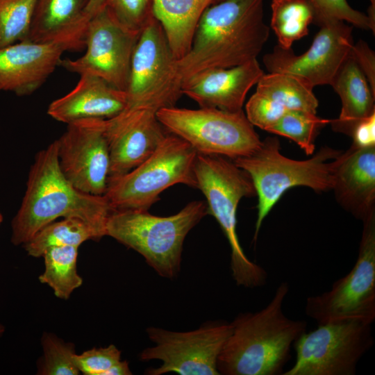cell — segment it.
Returning <instances> with one entry per match:
<instances>
[{
    "instance_id": "6da1fadb",
    "label": "cell",
    "mask_w": 375,
    "mask_h": 375,
    "mask_svg": "<svg viewBox=\"0 0 375 375\" xmlns=\"http://www.w3.org/2000/svg\"><path fill=\"white\" fill-rule=\"evenodd\" d=\"M264 1L222 0L208 7L190 49L177 60L182 83L207 69L231 67L256 59L269 35Z\"/></svg>"
},
{
    "instance_id": "7a4b0ae2",
    "label": "cell",
    "mask_w": 375,
    "mask_h": 375,
    "mask_svg": "<svg viewBox=\"0 0 375 375\" xmlns=\"http://www.w3.org/2000/svg\"><path fill=\"white\" fill-rule=\"evenodd\" d=\"M289 285L282 282L269 303L254 312L240 313L217 358L224 375H278L290 358L294 342L306 331L307 322L288 317L283 304Z\"/></svg>"
},
{
    "instance_id": "3957f363",
    "label": "cell",
    "mask_w": 375,
    "mask_h": 375,
    "mask_svg": "<svg viewBox=\"0 0 375 375\" xmlns=\"http://www.w3.org/2000/svg\"><path fill=\"white\" fill-rule=\"evenodd\" d=\"M112 211L103 195L82 192L67 179L59 165L55 140L35 156L22 205L12 221V241L24 244L60 217L81 219L103 237Z\"/></svg>"
},
{
    "instance_id": "277c9868",
    "label": "cell",
    "mask_w": 375,
    "mask_h": 375,
    "mask_svg": "<svg viewBox=\"0 0 375 375\" xmlns=\"http://www.w3.org/2000/svg\"><path fill=\"white\" fill-rule=\"evenodd\" d=\"M207 214L203 201H192L167 217L148 210H113L106 222V235L139 253L160 276L171 279L180 271L185 237Z\"/></svg>"
},
{
    "instance_id": "5b68a950",
    "label": "cell",
    "mask_w": 375,
    "mask_h": 375,
    "mask_svg": "<svg viewBox=\"0 0 375 375\" xmlns=\"http://www.w3.org/2000/svg\"><path fill=\"white\" fill-rule=\"evenodd\" d=\"M194 174L199 189L206 199L208 214L219 224L231 247V269L239 286L261 287L268 275L244 253L236 231V212L243 197L256 194L249 174L228 158L197 153Z\"/></svg>"
},
{
    "instance_id": "8992f818",
    "label": "cell",
    "mask_w": 375,
    "mask_h": 375,
    "mask_svg": "<svg viewBox=\"0 0 375 375\" xmlns=\"http://www.w3.org/2000/svg\"><path fill=\"white\" fill-rule=\"evenodd\" d=\"M276 138L268 137L251 154L232 160L250 176L258 196L253 240L264 219L286 190L306 186L315 192L332 189L334 160L340 152L321 148L311 158L296 160L283 156Z\"/></svg>"
},
{
    "instance_id": "52a82bcc",
    "label": "cell",
    "mask_w": 375,
    "mask_h": 375,
    "mask_svg": "<svg viewBox=\"0 0 375 375\" xmlns=\"http://www.w3.org/2000/svg\"><path fill=\"white\" fill-rule=\"evenodd\" d=\"M197 152L181 138L167 133L155 151L131 171L108 178L103 196L113 210H149L160 194L176 184L197 188Z\"/></svg>"
},
{
    "instance_id": "ba28073f",
    "label": "cell",
    "mask_w": 375,
    "mask_h": 375,
    "mask_svg": "<svg viewBox=\"0 0 375 375\" xmlns=\"http://www.w3.org/2000/svg\"><path fill=\"white\" fill-rule=\"evenodd\" d=\"M156 116L167 131L187 142L197 153L235 160L251 154L262 142L243 110L172 106L158 110Z\"/></svg>"
},
{
    "instance_id": "9c48e42d",
    "label": "cell",
    "mask_w": 375,
    "mask_h": 375,
    "mask_svg": "<svg viewBox=\"0 0 375 375\" xmlns=\"http://www.w3.org/2000/svg\"><path fill=\"white\" fill-rule=\"evenodd\" d=\"M177 59L153 17L141 31L131 58L126 108L158 110L175 106L182 95Z\"/></svg>"
},
{
    "instance_id": "30bf717a",
    "label": "cell",
    "mask_w": 375,
    "mask_h": 375,
    "mask_svg": "<svg viewBox=\"0 0 375 375\" xmlns=\"http://www.w3.org/2000/svg\"><path fill=\"white\" fill-rule=\"evenodd\" d=\"M372 324L346 320L318 325L294 342L296 360L283 375H354L372 347Z\"/></svg>"
},
{
    "instance_id": "8fae6325",
    "label": "cell",
    "mask_w": 375,
    "mask_h": 375,
    "mask_svg": "<svg viewBox=\"0 0 375 375\" xmlns=\"http://www.w3.org/2000/svg\"><path fill=\"white\" fill-rule=\"evenodd\" d=\"M363 222L358 256L351 270L337 280L329 290L310 296L305 313L317 325L358 320L372 324L375 319V214Z\"/></svg>"
},
{
    "instance_id": "7c38bea8",
    "label": "cell",
    "mask_w": 375,
    "mask_h": 375,
    "mask_svg": "<svg viewBox=\"0 0 375 375\" xmlns=\"http://www.w3.org/2000/svg\"><path fill=\"white\" fill-rule=\"evenodd\" d=\"M231 331V322H223L208 323L187 332L148 327L147 335L155 346L144 349L140 358L142 361L159 360L162 365L148 369L145 374L219 375L217 358Z\"/></svg>"
},
{
    "instance_id": "4fadbf2b",
    "label": "cell",
    "mask_w": 375,
    "mask_h": 375,
    "mask_svg": "<svg viewBox=\"0 0 375 375\" xmlns=\"http://www.w3.org/2000/svg\"><path fill=\"white\" fill-rule=\"evenodd\" d=\"M314 22L320 27L309 49L296 55L292 48L278 44L263 56L269 73L294 76L312 88L330 85L353 45L351 25L322 15H315Z\"/></svg>"
},
{
    "instance_id": "5bb4252c",
    "label": "cell",
    "mask_w": 375,
    "mask_h": 375,
    "mask_svg": "<svg viewBox=\"0 0 375 375\" xmlns=\"http://www.w3.org/2000/svg\"><path fill=\"white\" fill-rule=\"evenodd\" d=\"M140 34L121 25L105 7L88 22L85 54L75 60H62L60 65L79 75L98 76L125 91Z\"/></svg>"
},
{
    "instance_id": "9a60e30c",
    "label": "cell",
    "mask_w": 375,
    "mask_h": 375,
    "mask_svg": "<svg viewBox=\"0 0 375 375\" xmlns=\"http://www.w3.org/2000/svg\"><path fill=\"white\" fill-rule=\"evenodd\" d=\"M106 119H86L67 124L56 140L59 165L67 179L82 192L103 196L110 171Z\"/></svg>"
},
{
    "instance_id": "2e32d148",
    "label": "cell",
    "mask_w": 375,
    "mask_h": 375,
    "mask_svg": "<svg viewBox=\"0 0 375 375\" xmlns=\"http://www.w3.org/2000/svg\"><path fill=\"white\" fill-rule=\"evenodd\" d=\"M156 111L126 108L106 119V133L110 151L109 177L134 169L157 149L168 131L162 126Z\"/></svg>"
},
{
    "instance_id": "e0dca14e",
    "label": "cell",
    "mask_w": 375,
    "mask_h": 375,
    "mask_svg": "<svg viewBox=\"0 0 375 375\" xmlns=\"http://www.w3.org/2000/svg\"><path fill=\"white\" fill-rule=\"evenodd\" d=\"M263 74L257 59L231 67L207 69L183 81L181 92L200 108L236 112L243 110L248 92Z\"/></svg>"
},
{
    "instance_id": "ac0fdd59",
    "label": "cell",
    "mask_w": 375,
    "mask_h": 375,
    "mask_svg": "<svg viewBox=\"0 0 375 375\" xmlns=\"http://www.w3.org/2000/svg\"><path fill=\"white\" fill-rule=\"evenodd\" d=\"M65 51L60 44L28 40L0 48V90L17 96L32 94L60 65Z\"/></svg>"
},
{
    "instance_id": "d6986e66",
    "label": "cell",
    "mask_w": 375,
    "mask_h": 375,
    "mask_svg": "<svg viewBox=\"0 0 375 375\" xmlns=\"http://www.w3.org/2000/svg\"><path fill=\"white\" fill-rule=\"evenodd\" d=\"M332 190L356 218L364 222L375 214V145H352L335 159Z\"/></svg>"
},
{
    "instance_id": "ffe728a7",
    "label": "cell",
    "mask_w": 375,
    "mask_h": 375,
    "mask_svg": "<svg viewBox=\"0 0 375 375\" xmlns=\"http://www.w3.org/2000/svg\"><path fill=\"white\" fill-rule=\"evenodd\" d=\"M80 76L74 89L49 104L47 114L51 118L67 124L86 119H108L127 106L126 91L94 75Z\"/></svg>"
},
{
    "instance_id": "44dd1931",
    "label": "cell",
    "mask_w": 375,
    "mask_h": 375,
    "mask_svg": "<svg viewBox=\"0 0 375 375\" xmlns=\"http://www.w3.org/2000/svg\"><path fill=\"white\" fill-rule=\"evenodd\" d=\"M88 0H38L25 40L56 43L68 51L85 47L90 18L85 13Z\"/></svg>"
},
{
    "instance_id": "7402d4cb",
    "label": "cell",
    "mask_w": 375,
    "mask_h": 375,
    "mask_svg": "<svg viewBox=\"0 0 375 375\" xmlns=\"http://www.w3.org/2000/svg\"><path fill=\"white\" fill-rule=\"evenodd\" d=\"M330 85L342 101L340 116L331 119V127L335 131L351 136L356 126L375 112V94L351 51L340 66Z\"/></svg>"
},
{
    "instance_id": "603a6c76",
    "label": "cell",
    "mask_w": 375,
    "mask_h": 375,
    "mask_svg": "<svg viewBox=\"0 0 375 375\" xmlns=\"http://www.w3.org/2000/svg\"><path fill=\"white\" fill-rule=\"evenodd\" d=\"M222 0H153V12L160 24L175 58L190 49L198 22L205 10Z\"/></svg>"
},
{
    "instance_id": "cb8c5ba5",
    "label": "cell",
    "mask_w": 375,
    "mask_h": 375,
    "mask_svg": "<svg viewBox=\"0 0 375 375\" xmlns=\"http://www.w3.org/2000/svg\"><path fill=\"white\" fill-rule=\"evenodd\" d=\"M256 91L281 117L290 110L317 114L318 101L312 88L297 77L285 73L263 74L256 83Z\"/></svg>"
},
{
    "instance_id": "d4e9b609",
    "label": "cell",
    "mask_w": 375,
    "mask_h": 375,
    "mask_svg": "<svg viewBox=\"0 0 375 375\" xmlns=\"http://www.w3.org/2000/svg\"><path fill=\"white\" fill-rule=\"evenodd\" d=\"M271 9L270 26L279 46L290 49L294 42L308 34L315 14L310 0H272Z\"/></svg>"
},
{
    "instance_id": "484cf974",
    "label": "cell",
    "mask_w": 375,
    "mask_h": 375,
    "mask_svg": "<svg viewBox=\"0 0 375 375\" xmlns=\"http://www.w3.org/2000/svg\"><path fill=\"white\" fill-rule=\"evenodd\" d=\"M101 238L92 226L82 219L67 217L46 225L24 244L30 256L40 257L51 247H79L86 240H99Z\"/></svg>"
},
{
    "instance_id": "4316f807",
    "label": "cell",
    "mask_w": 375,
    "mask_h": 375,
    "mask_svg": "<svg viewBox=\"0 0 375 375\" xmlns=\"http://www.w3.org/2000/svg\"><path fill=\"white\" fill-rule=\"evenodd\" d=\"M78 248L72 245L51 247L42 255L45 269L39 279L49 285L60 299H67L82 285V278L76 270Z\"/></svg>"
},
{
    "instance_id": "83f0119b",
    "label": "cell",
    "mask_w": 375,
    "mask_h": 375,
    "mask_svg": "<svg viewBox=\"0 0 375 375\" xmlns=\"http://www.w3.org/2000/svg\"><path fill=\"white\" fill-rule=\"evenodd\" d=\"M330 122L331 119L320 118L317 114L294 110L288 111L267 131L291 139L307 155H312L319 130Z\"/></svg>"
},
{
    "instance_id": "f1b7e54d",
    "label": "cell",
    "mask_w": 375,
    "mask_h": 375,
    "mask_svg": "<svg viewBox=\"0 0 375 375\" xmlns=\"http://www.w3.org/2000/svg\"><path fill=\"white\" fill-rule=\"evenodd\" d=\"M38 0H0V48L25 40Z\"/></svg>"
},
{
    "instance_id": "f546056e",
    "label": "cell",
    "mask_w": 375,
    "mask_h": 375,
    "mask_svg": "<svg viewBox=\"0 0 375 375\" xmlns=\"http://www.w3.org/2000/svg\"><path fill=\"white\" fill-rule=\"evenodd\" d=\"M106 7L121 25L137 33L154 17L153 0H107Z\"/></svg>"
},
{
    "instance_id": "4dcf8cb0",
    "label": "cell",
    "mask_w": 375,
    "mask_h": 375,
    "mask_svg": "<svg viewBox=\"0 0 375 375\" xmlns=\"http://www.w3.org/2000/svg\"><path fill=\"white\" fill-rule=\"evenodd\" d=\"M44 360L42 374L77 375L79 374L75 361L73 347L52 335L43 338Z\"/></svg>"
},
{
    "instance_id": "1f68e13d",
    "label": "cell",
    "mask_w": 375,
    "mask_h": 375,
    "mask_svg": "<svg viewBox=\"0 0 375 375\" xmlns=\"http://www.w3.org/2000/svg\"><path fill=\"white\" fill-rule=\"evenodd\" d=\"M315 15H322L335 18L365 30H372L374 33L368 17L364 12L353 8L347 0H310Z\"/></svg>"
},
{
    "instance_id": "d6a6232c",
    "label": "cell",
    "mask_w": 375,
    "mask_h": 375,
    "mask_svg": "<svg viewBox=\"0 0 375 375\" xmlns=\"http://www.w3.org/2000/svg\"><path fill=\"white\" fill-rule=\"evenodd\" d=\"M121 352L113 344L106 348L92 349L74 355L78 370L86 375H105L120 360Z\"/></svg>"
},
{
    "instance_id": "836d02e7",
    "label": "cell",
    "mask_w": 375,
    "mask_h": 375,
    "mask_svg": "<svg viewBox=\"0 0 375 375\" xmlns=\"http://www.w3.org/2000/svg\"><path fill=\"white\" fill-rule=\"evenodd\" d=\"M351 53L364 73L371 90L375 94V54L368 44L359 40L353 44Z\"/></svg>"
},
{
    "instance_id": "e575fe53",
    "label": "cell",
    "mask_w": 375,
    "mask_h": 375,
    "mask_svg": "<svg viewBox=\"0 0 375 375\" xmlns=\"http://www.w3.org/2000/svg\"><path fill=\"white\" fill-rule=\"evenodd\" d=\"M353 146L366 147L375 145V112L360 122L351 136Z\"/></svg>"
},
{
    "instance_id": "d590c367",
    "label": "cell",
    "mask_w": 375,
    "mask_h": 375,
    "mask_svg": "<svg viewBox=\"0 0 375 375\" xmlns=\"http://www.w3.org/2000/svg\"><path fill=\"white\" fill-rule=\"evenodd\" d=\"M107 0H88L85 6V13L91 19L106 7Z\"/></svg>"
},
{
    "instance_id": "8d00e7d4",
    "label": "cell",
    "mask_w": 375,
    "mask_h": 375,
    "mask_svg": "<svg viewBox=\"0 0 375 375\" xmlns=\"http://www.w3.org/2000/svg\"><path fill=\"white\" fill-rule=\"evenodd\" d=\"M131 374L128 362L119 360L108 369L105 375H130Z\"/></svg>"
},
{
    "instance_id": "74e56055",
    "label": "cell",
    "mask_w": 375,
    "mask_h": 375,
    "mask_svg": "<svg viewBox=\"0 0 375 375\" xmlns=\"http://www.w3.org/2000/svg\"><path fill=\"white\" fill-rule=\"evenodd\" d=\"M370 5L367 10L368 17L372 26L375 28V0H369Z\"/></svg>"
},
{
    "instance_id": "f35d334b",
    "label": "cell",
    "mask_w": 375,
    "mask_h": 375,
    "mask_svg": "<svg viewBox=\"0 0 375 375\" xmlns=\"http://www.w3.org/2000/svg\"><path fill=\"white\" fill-rule=\"evenodd\" d=\"M3 327L0 325V334H1V333L3 332Z\"/></svg>"
},
{
    "instance_id": "ab89813d",
    "label": "cell",
    "mask_w": 375,
    "mask_h": 375,
    "mask_svg": "<svg viewBox=\"0 0 375 375\" xmlns=\"http://www.w3.org/2000/svg\"><path fill=\"white\" fill-rule=\"evenodd\" d=\"M1 221H2V216H1V215L0 213V224H1Z\"/></svg>"
}]
</instances>
